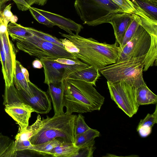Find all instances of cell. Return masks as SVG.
<instances>
[{"mask_svg":"<svg viewBox=\"0 0 157 157\" xmlns=\"http://www.w3.org/2000/svg\"><path fill=\"white\" fill-rule=\"evenodd\" d=\"M15 141L0 133V157H16Z\"/></svg>","mask_w":157,"mask_h":157,"instance_id":"cell-22","label":"cell"},{"mask_svg":"<svg viewBox=\"0 0 157 157\" xmlns=\"http://www.w3.org/2000/svg\"><path fill=\"white\" fill-rule=\"evenodd\" d=\"M32 65L35 68L40 69L43 67V65L41 61L38 59H36L33 62Z\"/></svg>","mask_w":157,"mask_h":157,"instance_id":"cell-40","label":"cell"},{"mask_svg":"<svg viewBox=\"0 0 157 157\" xmlns=\"http://www.w3.org/2000/svg\"><path fill=\"white\" fill-rule=\"evenodd\" d=\"M63 105L65 113H82L99 110L105 98L92 83L85 81L69 79L64 80Z\"/></svg>","mask_w":157,"mask_h":157,"instance_id":"cell-2","label":"cell"},{"mask_svg":"<svg viewBox=\"0 0 157 157\" xmlns=\"http://www.w3.org/2000/svg\"><path fill=\"white\" fill-rule=\"evenodd\" d=\"M16 42L20 50L34 56L40 60L56 59L64 58L74 59H77L64 47L47 41L34 35L31 37L23 38L10 35Z\"/></svg>","mask_w":157,"mask_h":157,"instance_id":"cell-6","label":"cell"},{"mask_svg":"<svg viewBox=\"0 0 157 157\" xmlns=\"http://www.w3.org/2000/svg\"><path fill=\"white\" fill-rule=\"evenodd\" d=\"M100 135L99 131L90 128L83 133L75 136L74 144L79 148L94 144L95 139Z\"/></svg>","mask_w":157,"mask_h":157,"instance_id":"cell-21","label":"cell"},{"mask_svg":"<svg viewBox=\"0 0 157 157\" xmlns=\"http://www.w3.org/2000/svg\"><path fill=\"white\" fill-rule=\"evenodd\" d=\"M79 149L74 143H62L54 148L48 155L55 157H76Z\"/></svg>","mask_w":157,"mask_h":157,"instance_id":"cell-20","label":"cell"},{"mask_svg":"<svg viewBox=\"0 0 157 157\" xmlns=\"http://www.w3.org/2000/svg\"><path fill=\"white\" fill-rule=\"evenodd\" d=\"M94 145L93 144L79 148L76 157H93V153L95 149Z\"/></svg>","mask_w":157,"mask_h":157,"instance_id":"cell-34","label":"cell"},{"mask_svg":"<svg viewBox=\"0 0 157 157\" xmlns=\"http://www.w3.org/2000/svg\"><path fill=\"white\" fill-rule=\"evenodd\" d=\"M157 4V0H142Z\"/></svg>","mask_w":157,"mask_h":157,"instance_id":"cell-43","label":"cell"},{"mask_svg":"<svg viewBox=\"0 0 157 157\" xmlns=\"http://www.w3.org/2000/svg\"><path fill=\"white\" fill-rule=\"evenodd\" d=\"M111 99L128 116L132 117L139 109L136 99V88L125 82H107Z\"/></svg>","mask_w":157,"mask_h":157,"instance_id":"cell-7","label":"cell"},{"mask_svg":"<svg viewBox=\"0 0 157 157\" xmlns=\"http://www.w3.org/2000/svg\"><path fill=\"white\" fill-rule=\"evenodd\" d=\"M140 17L137 14L133 13L132 20L119 45L120 48H123L131 39L140 24Z\"/></svg>","mask_w":157,"mask_h":157,"instance_id":"cell-26","label":"cell"},{"mask_svg":"<svg viewBox=\"0 0 157 157\" xmlns=\"http://www.w3.org/2000/svg\"><path fill=\"white\" fill-rule=\"evenodd\" d=\"M134 4L135 11L157 21V4L142 0H130Z\"/></svg>","mask_w":157,"mask_h":157,"instance_id":"cell-19","label":"cell"},{"mask_svg":"<svg viewBox=\"0 0 157 157\" xmlns=\"http://www.w3.org/2000/svg\"><path fill=\"white\" fill-rule=\"evenodd\" d=\"M3 99V104L5 107H25L29 105L21 100L13 83L10 86H5Z\"/></svg>","mask_w":157,"mask_h":157,"instance_id":"cell-17","label":"cell"},{"mask_svg":"<svg viewBox=\"0 0 157 157\" xmlns=\"http://www.w3.org/2000/svg\"><path fill=\"white\" fill-rule=\"evenodd\" d=\"M48 93L52 103L54 114L59 115L64 113L63 96L64 88V80L48 84Z\"/></svg>","mask_w":157,"mask_h":157,"instance_id":"cell-14","label":"cell"},{"mask_svg":"<svg viewBox=\"0 0 157 157\" xmlns=\"http://www.w3.org/2000/svg\"><path fill=\"white\" fill-rule=\"evenodd\" d=\"M36 9L50 21L69 34L73 31L78 33L83 28L80 24L60 15L37 8Z\"/></svg>","mask_w":157,"mask_h":157,"instance_id":"cell-12","label":"cell"},{"mask_svg":"<svg viewBox=\"0 0 157 157\" xmlns=\"http://www.w3.org/2000/svg\"><path fill=\"white\" fill-rule=\"evenodd\" d=\"M145 56L132 58L107 65L99 69L107 82L122 81L135 88L146 85L143 78Z\"/></svg>","mask_w":157,"mask_h":157,"instance_id":"cell-5","label":"cell"},{"mask_svg":"<svg viewBox=\"0 0 157 157\" xmlns=\"http://www.w3.org/2000/svg\"><path fill=\"white\" fill-rule=\"evenodd\" d=\"M119 6L124 13H134V4L130 0H111Z\"/></svg>","mask_w":157,"mask_h":157,"instance_id":"cell-32","label":"cell"},{"mask_svg":"<svg viewBox=\"0 0 157 157\" xmlns=\"http://www.w3.org/2000/svg\"><path fill=\"white\" fill-rule=\"evenodd\" d=\"M44 69L45 79L44 83L47 84L63 80L71 74L89 67L90 66L82 64L68 65L57 62L54 59H40Z\"/></svg>","mask_w":157,"mask_h":157,"instance_id":"cell-9","label":"cell"},{"mask_svg":"<svg viewBox=\"0 0 157 157\" xmlns=\"http://www.w3.org/2000/svg\"><path fill=\"white\" fill-rule=\"evenodd\" d=\"M56 139L52 140L42 144H32L28 150L32 151L43 156L48 155L49 153L55 147L61 144Z\"/></svg>","mask_w":157,"mask_h":157,"instance_id":"cell-25","label":"cell"},{"mask_svg":"<svg viewBox=\"0 0 157 157\" xmlns=\"http://www.w3.org/2000/svg\"><path fill=\"white\" fill-rule=\"evenodd\" d=\"M0 61L2 65V71L3 77L5 75L6 59L3 44L0 35Z\"/></svg>","mask_w":157,"mask_h":157,"instance_id":"cell-36","label":"cell"},{"mask_svg":"<svg viewBox=\"0 0 157 157\" xmlns=\"http://www.w3.org/2000/svg\"><path fill=\"white\" fill-rule=\"evenodd\" d=\"M157 123V105L154 113L151 114L148 113L143 119L140 120L137 128L143 126H147L153 127V125Z\"/></svg>","mask_w":157,"mask_h":157,"instance_id":"cell-31","label":"cell"},{"mask_svg":"<svg viewBox=\"0 0 157 157\" xmlns=\"http://www.w3.org/2000/svg\"><path fill=\"white\" fill-rule=\"evenodd\" d=\"M90 128L86 123L83 116L81 113L77 115L75 128V136L83 133Z\"/></svg>","mask_w":157,"mask_h":157,"instance_id":"cell-29","label":"cell"},{"mask_svg":"<svg viewBox=\"0 0 157 157\" xmlns=\"http://www.w3.org/2000/svg\"><path fill=\"white\" fill-rule=\"evenodd\" d=\"M136 130L141 137L145 138L151 134L152 127L147 126H143L137 128Z\"/></svg>","mask_w":157,"mask_h":157,"instance_id":"cell-37","label":"cell"},{"mask_svg":"<svg viewBox=\"0 0 157 157\" xmlns=\"http://www.w3.org/2000/svg\"><path fill=\"white\" fill-rule=\"evenodd\" d=\"M10 0H0V12L2 11V10L3 9L5 4Z\"/></svg>","mask_w":157,"mask_h":157,"instance_id":"cell-42","label":"cell"},{"mask_svg":"<svg viewBox=\"0 0 157 157\" xmlns=\"http://www.w3.org/2000/svg\"><path fill=\"white\" fill-rule=\"evenodd\" d=\"M133 14L125 13L112 19L110 23L113 29L116 42L119 45L132 20Z\"/></svg>","mask_w":157,"mask_h":157,"instance_id":"cell-15","label":"cell"},{"mask_svg":"<svg viewBox=\"0 0 157 157\" xmlns=\"http://www.w3.org/2000/svg\"><path fill=\"white\" fill-rule=\"evenodd\" d=\"M3 44L6 59L5 75L3 77L5 86L13 83L14 71L16 52L15 48L10 41L7 31L0 33Z\"/></svg>","mask_w":157,"mask_h":157,"instance_id":"cell-11","label":"cell"},{"mask_svg":"<svg viewBox=\"0 0 157 157\" xmlns=\"http://www.w3.org/2000/svg\"><path fill=\"white\" fill-rule=\"evenodd\" d=\"M136 99L139 106L154 104L157 102V96L148 88L146 84L136 88Z\"/></svg>","mask_w":157,"mask_h":157,"instance_id":"cell-18","label":"cell"},{"mask_svg":"<svg viewBox=\"0 0 157 157\" xmlns=\"http://www.w3.org/2000/svg\"><path fill=\"white\" fill-rule=\"evenodd\" d=\"M54 60L59 63L68 65L81 64L84 63L78 59H72L64 58H59Z\"/></svg>","mask_w":157,"mask_h":157,"instance_id":"cell-35","label":"cell"},{"mask_svg":"<svg viewBox=\"0 0 157 157\" xmlns=\"http://www.w3.org/2000/svg\"><path fill=\"white\" fill-rule=\"evenodd\" d=\"M77 115L64 113L51 117L43 118L42 124L29 140L34 145L56 139L61 143H74L75 128Z\"/></svg>","mask_w":157,"mask_h":157,"instance_id":"cell-3","label":"cell"},{"mask_svg":"<svg viewBox=\"0 0 157 157\" xmlns=\"http://www.w3.org/2000/svg\"><path fill=\"white\" fill-rule=\"evenodd\" d=\"M11 4H10L5 7L2 10V15L6 22L8 24L9 22L16 23L17 21V17L14 15L11 11Z\"/></svg>","mask_w":157,"mask_h":157,"instance_id":"cell-33","label":"cell"},{"mask_svg":"<svg viewBox=\"0 0 157 157\" xmlns=\"http://www.w3.org/2000/svg\"><path fill=\"white\" fill-rule=\"evenodd\" d=\"M64 48L82 61L98 69L115 63L120 48L117 42L110 44L101 43L92 38H86L78 33L59 32Z\"/></svg>","mask_w":157,"mask_h":157,"instance_id":"cell-1","label":"cell"},{"mask_svg":"<svg viewBox=\"0 0 157 157\" xmlns=\"http://www.w3.org/2000/svg\"><path fill=\"white\" fill-rule=\"evenodd\" d=\"M29 10L34 18L39 23L50 27L56 25L55 24L40 13L35 8L30 6Z\"/></svg>","mask_w":157,"mask_h":157,"instance_id":"cell-30","label":"cell"},{"mask_svg":"<svg viewBox=\"0 0 157 157\" xmlns=\"http://www.w3.org/2000/svg\"><path fill=\"white\" fill-rule=\"evenodd\" d=\"M7 30L9 35L27 38L33 35L29 30L28 27H24L16 23L10 22L8 24Z\"/></svg>","mask_w":157,"mask_h":157,"instance_id":"cell-27","label":"cell"},{"mask_svg":"<svg viewBox=\"0 0 157 157\" xmlns=\"http://www.w3.org/2000/svg\"><path fill=\"white\" fill-rule=\"evenodd\" d=\"M99 70L92 66L70 74L66 79L85 81L96 86L97 79L100 77Z\"/></svg>","mask_w":157,"mask_h":157,"instance_id":"cell-16","label":"cell"},{"mask_svg":"<svg viewBox=\"0 0 157 157\" xmlns=\"http://www.w3.org/2000/svg\"><path fill=\"white\" fill-rule=\"evenodd\" d=\"M30 94L22 89H17L21 100L30 106L34 112L40 114H47L52 109L51 101L47 92L43 91L36 85L28 82Z\"/></svg>","mask_w":157,"mask_h":157,"instance_id":"cell-10","label":"cell"},{"mask_svg":"<svg viewBox=\"0 0 157 157\" xmlns=\"http://www.w3.org/2000/svg\"><path fill=\"white\" fill-rule=\"evenodd\" d=\"M27 4L29 6L34 4L43 6L47 3L48 0H24Z\"/></svg>","mask_w":157,"mask_h":157,"instance_id":"cell-39","label":"cell"},{"mask_svg":"<svg viewBox=\"0 0 157 157\" xmlns=\"http://www.w3.org/2000/svg\"><path fill=\"white\" fill-rule=\"evenodd\" d=\"M74 6L83 24L89 26L110 23L125 13L111 0H75Z\"/></svg>","mask_w":157,"mask_h":157,"instance_id":"cell-4","label":"cell"},{"mask_svg":"<svg viewBox=\"0 0 157 157\" xmlns=\"http://www.w3.org/2000/svg\"><path fill=\"white\" fill-rule=\"evenodd\" d=\"M21 64L16 60L13 79V83L17 89H22L28 94H30L28 82L21 70Z\"/></svg>","mask_w":157,"mask_h":157,"instance_id":"cell-23","label":"cell"},{"mask_svg":"<svg viewBox=\"0 0 157 157\" xmlns=\"http://www.w3.org/2000/svg\"><path fill=\"white\" fill-rule=\"evenodd\" d=\"M28 29L34 35L47 41L64 47L62 42L56 37L32 28L28 27Z\"/></svg>","mask_w":157,"mask_h":157,"instance_id":"cell-28","label":"cell"},{"mask_svg":"<svg viewBox=\"0 0 157 157\" xmlns=\"http://www.w3.org/2000/svg\"><path fill=\"white\" fill-rule=\"evenodd\" d=\"M21 70L25 75L27 81L28 82L30 81L29 72L22 65H21Z\"/></svg>","mask_w":157,"mask_h":157,"instance_id":"cell-41","label":"cell"},{"mask_svg":"<svg viewBox=\"0 0 157 157\" xmlns=\"http://www.w3.org/2000/svg\"><path fill=\"white\" fill-rule=\"evenodd\" d=\"M5 110L18 125V132L23 131L29 126L31 113L34 112L29 105L25 107H5Z\"/></svg>","mask_w":157,"mask_h":157,"instance_id":"cell-13","label":"cell"},{"mask_svg":"<svg viewBox=\"0 0 157 157\" xmlns=\"http://www.w3.org/2000/svg\"><path fill=\"white\" fill-rule=\"evenodd\" d=\"M43 121L38 114L35 121L32 125L28 126L23 131L18 132L15 136L16 140H25L29 139L35 135L41 126Z\"/></svg>","mask_w":157,"mask_h":157,"instance_id":"cell-24","label":"cell"},{"mask_svg":"<svg viewBox=\"0 0 157 157\" xmlns=\"http://www.w3.org/2000/svg\"><path fill=\"white\" fill-rule=\"evenodd\" d=\"M16 4L18 9L24 11L29 10L30 7L24 0H12Z\"/></svg>","mask_w":157,"mask_h":157,"instance_id":"cell-38","label":"cell"},{"mask_svg":"<svg viewBox=\"0 0 157 157\" xmlns=\"http://www.w3.org/2000/svg\"><path fill=\"white\" fill-rule=\"evenodd\" d=\"M151 44L150 35L140 22L131 39L123 48H120L117 62L132 58L145 56L149 50Z\"/></svg>","mask_w":157,"mask_h":157,"instance_id":"cell-8","label":"cell"}]
</instances>
